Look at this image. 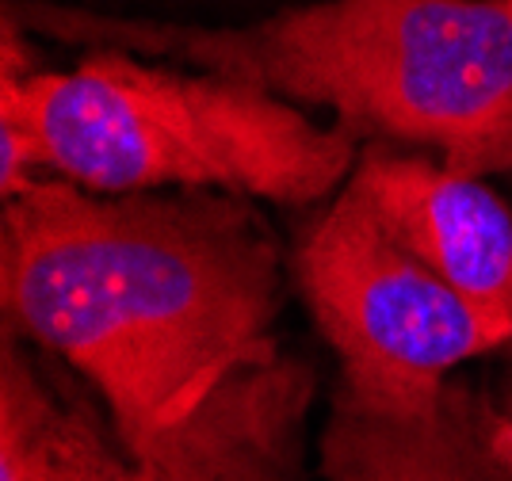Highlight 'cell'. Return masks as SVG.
<instances>
[{
	"mask_svg": "<svg viewBox=\"0 0 512 481\" xmlns=\"http://www.w3.org/2000/svg\"><path fill=\"white\" fill-rule=\"evenodd\" d=\"M23 31L115 46L337 111L344 130L451 146L512 119V0H318L237 27L8 0Z\"/></svg>",
	"mask_w": 512,
	"mask_h": 481,
	"instance_id": "2",
	"label": "cell"
},
{
	"mask_svg": "<svg viewBox=\"0 0 512 481\" xmlns=\"http://www.w3.org/2000/svg\"><path fill=\"white\" fill-rule=\"evenodd\" d=\"M444 165L459 176H490V172H509L512 168V119L493 126L486 134H474L467 142L448 149Z\"/></svg>",
	"mask_w": 512,
	"mask_h": 481,
	"instance_id": "8",
	"label": "cell"
},
{
	"mask_svg": "<svg viewBox=\"0 0 512 481\" xmlns=\"http://www.w3.org/2000/svg\"><path fill=\"white\" fill-rule=\"evenodd\" d=\"M279 294L276 241L230 195L58 176L4 199L8 329L85 378L153 481H299L318 382L272 336Z\"/></svg>",
	"mask_w": 512,
	"mask_h": 481,
	"instance_id": "1",
	"label": "cell"
},
{
	"mask_svg": "<svg viewBox=\"0 0 512 481\" xmlns=\"http://www.w3.org/2000/svg\"><path fill=\"white\" fill-rule=\"evenodd\" d=\"M360 161L352 130H325L256 84L92 46L73 69L0 77V184L54 168L100 195L237 191L310 207Z\"/></svg>",
	"mask_w": 512,
	"mask_h": 481,
	"instance_id": "3",
	"label": "cell"
},
{
	"mask_svg": "<svg viewBox=\"0 0 512 481\" xmlns=\"http://www.w3.org/2000/svg\"><path fill=\"white\" fill-rule=\"evenodd\" d=\"M115 481H153L150 474H146V470H138V466H130L127 474H123V478H115Z\"/></svg>",
	"mask_w": 512,
	"mask_h": 481,
	"instance_id": "10",
	"label": "cell"
},
{
	"mask_svg": "<svg viewBox=\"0 0 512 481\" xmlns=\"http://www.w3.org/2000/svg\"><path fill=\"white\" fill-rule=\"evenodd\" d=\"M497 440H501L505 459L512 462V409H497Z\"/></svg>",
	"mask_w": 512,
	"mask_h": 481,
	"instance_id": "9",
	"label": "cell"
},
{
	"mask_svg": "<svg viewBox=\"0 0 512 481\" xmlns=\"http://www.w3.org/2000/svg\"><path fill=\"white\" fill-rule=\"evenodd\" d=\"M348 184L421 264L512 329V210L486 176L367 146Z\"/></svg>",
	"mask_w": 512,
	"mask_h": 481,
	"instance_id": "5",
	"label": "cell"
},
{
	"mask_svg": "<svg viewBox=\"0 0 512 481\" xmlns=\"http://www.w3.org/2000/svg\"><path fill=\"white\" fill-rule=\"evenodd\" d=\"M321 470L329 481H512L497 405L459 382L417 417L367 409L341 386L321 436Z\"/></svg>",
	"mask_w": 512,
	"mask_h": 481,
	"instance_id": "6",
	"label": "cell"
},
{
	"mask_svg": "<svg viewBox=\"0 0 512 481\" xmlns=\"http://www.w3.org/2000/svg\"><path fill=\"white\" fill-rule=\"evenodd\" d=\"M119 443V440H115ZM92 409L69 401L4 329L0 352V481H115L123 462Z\"/></svg>",
	"mask_w": 512,
	"mask_h": 481,
	"instance_id": "7",
	"label": "cell"
},
{
	"mask_svg": "<svg viewBox=\"0 0 512 481\" xmlns=\"http://www.w3.org/2000/svg\"><path fill=\"white\" fill-rule=\"evenodd\" d=\"M295 283L341 359V386L379 413H428L459 363L512 340L386 230L352 184L302 230Z\"/></svg>",
	"mask_w": 512,
	"mask_h": 481,
	"instance_id": "4",
	"label": "cell"
}]
</instances>
